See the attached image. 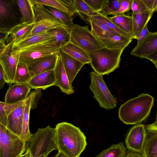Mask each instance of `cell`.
Returning <instances> with one entry per match:
<instances>
[{"instance_id":"e0dca14e","label":"cell","mask_w":157,"mask_h":157,"mask_svg":"<svg viewBox=\"0 0 157 157\" xmlns=\"http://www.w3.org/2000/svg\"><path fill=\"white\" fill-rule=\"evenodd\" d=\"M54 70L56 79L55 86H58L62 92L66 94H73L74 90L69 80L59 55Z\"/></svg>"},{"instance_id":"ab89813d","label":"cell","mask_w":157,"mask_h":157,"mask_svg":"<svg viewBox=\"0 0 157 157\" xmlns=\"http://www.w3.org/2000/svg\"><path fill=\"white\" fill-rule=\"evenodd\" d=\"M31 96V109L37 107L38 103L42 95L41 89H35L29 93Z\"/></svg>"},{"instance_id":"8fae6325","label":"cell","mask_w":157,"mask_h":157,"mask_svg":"<svg viewBox=\"0 0 157 157\" xmlns=\"http://www.w3.org/2000/svg\"><path fill=\"white\" fill-rule=\"evenodd\" d=\"M146 136L145 125L136 124L129 131L125 139V143L128 150L141 154Z\"/></svg>"},{"instance_id":"2e32d148","label":"cell","mask_w":157,"mask_h":157,"mask_svg":"<svg viewBox=\"0 0 157 157\" xmlns=\"http://www.w3.org/2000/svg\"><path fill=\"white\" fill-rule=\"evenodd\" d=\"M31 89L27 83H14L11 85L7 91L5 102L12 103L24 101L30 93Z\"/></svg>"},{"instance_id":"f907efd6","label":"cell","mask_w":157,"mask_h":157,"mask_svg":"<svg viewBox=\"0 0 157 157\" xmlns=\"http://www.w3.org/2000/svg\"><path fill=\"white\" fill-rule=\"evenodd\" d=\"M54 157H69L62 152L58 151V153Z\"/></svg>"},{"instance_id":"8992f818","label":"cell","mask_w":157,"mask_h":157,"mask_svg":"<svg viewBox=\"0 0 157 157\" xmlns=\"http://www.w3.org/2000/svg\"><path fill=\"white\" fill-rule=\"evenodd\" d=\"M23 23L16 0H0V32L7 33Z\"/></svg>"},{"instance_id":"7dc6e473","label":"cell","mask_w":157,"mask_h":157,"mask_svg":"<svg viewBox=\"0 0 157 157\" xmlns=\"http://www.w3.org/2000/svg\"><path fill=\"white\" fill-rule=\"evenodd\" d=\"M142 1L147 7L152 12L155 0H142Z\"/></svg>"},{"instance_id":"4316f807","label":"cell","mask_w":157,"mask_h":157,"mask_svg":"<svg viewBox=\"0 0 157 157\" xmlns=\"http://www.w3.org/2000/svg\"><path fill=\"white\" fill-rule=\"evenodd\" d=\"M72 29L69 27H59L48 31L54 36L56 45L60 48L70 42Z\"/></svg>"},{"instance_id":"7bdbcfd3","label":"cell","mask_w":157,"mask_h":157,"mask_svg":"<svg viewBox=\"0 0 157 157\" xmlns=\"http://www.w3.org/2000/svg\"><path fill=\"white\" fill-rule=\"evenodd\" d=\"M24 101L12 103H7L4 102V108L8 117L12 112L17 109Z\"/></svg>"},{"instance_id":"f35d334b","label":"cell","mask_w":157,"mask_h":157,"mask_svg":"<svg viewBox=\"0 0 157 157\" xmlns=\"http://www.w3.org/2000/svg\"><path fill=\"white\" fill-rule=\"evenodd\" d=\"M121 0H109V3L102 10L101 13L108 15L119 9Z\"/></svg>"},{"instance_id":"b9f144b4","label":"cell","mask_w":157,"mask_h":157,"mask_svg":"<svg viewBox=\"0 0 157 157\" xmlns=\"http://www.w3.org/2000/svg\"><path fill=\"white\" fill-rule=\"evenodd\" d=\"M4 102H0V124L7 128L8 117L4 108Z\"/></svg>"},{"instance_id":"e575fe53","label":"cell","mask_w":157,"mask_h":157,"mask_svg":"<svg viewBox=\"0 0 157 157\" xmlns=\"http://www.w3.org/2000/svg\"><path fill=\"white\" fill-rule=\"evenodd\" d=\"M35 2L41 5H47L59 10L71 16H73L63 0H34Z\"/></svg>"},{"instance_id":"11a10c76","label":"cell","mask_w":157,"mask_h":157,"mask_svg":"<svg viewBox=\"0 0 157 157\" xmlns=\"http://www.w3.org/2000/svg\"><path fill=\"white\" fill-rule=\"evenodd\" d=\"M153 63L154 64L156 67L157 68V62H153Z\"/></svg>"},{"instance_id":"4fadbf2b","label":"cell","mask_w":157,"mask_h":157,"mask_svg":"<svg viewBox=\"0 0 157 157\" xmlns=\"http://www.w3.org/2000/svg\"><path fill=\"white\" fill-rule=\"evenodd\" d=\"M157 51V31L150 33L131 51V55L146 58Z\"/></svg>"},{"instance_id":"7402d4cb","label":"cell","mask_w":157,"mask_h":157,"mask_svg":"<svg viewBox=\"0 0 157 157\" xmlns=\"http://www.w3.org/2000/svg\"><path fill=\"white\" fill-rule=\"evenodd\" d=\"M24 101L8 116L7 128L21 137L23 124Z\"/></svg>"},{"instance_id":"30bf717a","label":"cell","mask_w":157,"mask_h":157,"mask_svg":"<svg viewBox=\"0 0 157 157\" xmlns=\"http://www.w3.org/2000/svg\"><path fill=\"white\" fill-rule=\"evenodd\" d=\"M13 44L8 46L0 54V65L3 69L6 83L10 85L14 83V78L19 61V55L12 50Z\"/></svg>"},{"instance_id":"60d3db41","label":"cell","mask_w":157,"mask_h":157,"mask_svg":"<svg viewBox=\"0 0 157 157\" xmlns=\"http://www.w3.org/2000/svg\"><path fill=\"white\" fill-rule=\"evenodd\" d=\"M87 18L90 19L100 29L105 32L110 33L114 35H121L118 33L111 29L105 24L102 22L87 17Z\"/></svg>"},{"instance_id":"277c9868","label":"cell","mask_w":157,"mask_h":157,"mask_svg":"<svg viewBox=\"0 0 157 157\" xmlns=\"http://www.w3.org/2000/svg\"><path fill=\"white\" fill-rule=\"evenodd\" d=\"M123 50L104 47L86 51L90 59V64L94 72L102 76L108 75L119 68Z\"/></svg>"},{"instance_id":"9f6ffc18","label":"cell","mask_w":157,"mask_h":157,"mask_svg":"<svg viewBox=\"0 0 157 157\" xmlns=\"http://www.w3.org/2000/svg\"><path fill=\"white\" fill-rule=\"evenodd\" d=\"M25 155V154L23 155H21V156H20L19 157H24Z\"/></svg>"},{"instance_id":"816d5d0a","label":"cell","mask_w":157,"mask_h":157,"mask_svg":"<svg viewBox=\"0 0 157 157\" xmlns=\"http://www.w3.org/2000/svg\"><path fill=\"white\" fill-rule=\"evenodd\" d=\"M156 11H157V0H155L152 11V13L153 14Z\"/></svg>"},{"instance_id":"ba28073f","label":"cell","mask_w":157,"mask_h":157,"mask_svg":"<svg viewBox=\"0 0 157 157\" xmlns=\"http://www.w3.org/2000/svg\"><path fill=\"white\" fill-rule=\"evenodd\" d=\"M70 42L86 51L94 50L104 47L90 30L87 25L83 26L75 24L71 31Z\"/></svg>"},{"instance_id":"ee69618b","label":"cell","mask_w":157,"mask_h":157,"mask_svg":"<svg viewBox=\"0 0 157 157\" xmlns=\"http://www.w3.org/2000/svg\"><path fill=\"white\" fill-rule=\"evenodd\" d=\"M147 25V24L145 25L136 37L135 39L137 40L136 45L139 44L150 33V32L148 30Z\"/></svg>"},{"instance_id":"52a82bcc","label":"cell","mask_w":157,"mask_h":157,"mask_svg":"<svg viewBox=\"0 0 157 157\" xmlns=\"http://www.w3.org/2000/svg\"><path fill=\"white\" fill-rule=\"evenodd\" d=\"M90 75L91 83L89 87L94 94L93 98L98 101L100 106L107 109L116 107V98L109 90L102 76L93 71L91 72Z\"/></svg>"},{"instance_id":"3957f363","label":"cell","mask_w":157,"mask_h":157,"mask_svg":"<svg viewBox=\"0 0 157 157\" xmlns=\"http://www.w3.org/2000/svg\"><path fill=\"white\" fill-rule=\"evenodd\" d=\"M26 150L30 152L31 157H47L52 151L58 150L55 128L48 126L38 128L26 142Z\"/></svg>"},{"instance_id":"db71d44e","label":"cell","mask_w":157,"mask_h":157,"mask_svg":"<svg viewBox=\"0 0 157 157\" xmlns=\"http://www.w3.org/2000/svg\"><path fill=\"white\" fill-rule=\"evenodd\" d=\"M155 125L157 126V112L156 114V117L155 118V122L153 123Z\"/></svg>"},{"instance_id":"c3c4849f","label":"cell","mask_w":157,"mask_h":157,"mask_svg":"<svg viewBox=\"0 0 157 157\" xmlns=\"http://www.w3.org/2000/svg\"><path fill=\"white\" fill-rule=\"evenodd\" d=\"M125 157H143L140 153L128 150Z\"/></svg>"},{"instance_id":"f5cc1de1","label":"cell","mask_w":157,"mask_h":157,"mask_svg":"<svg viewBox=\"0 0 157 157\" xmlns=\"http://www.w3.org/2000/svg\"><path fill=\"white\" fill-rule=\"evenodd\" d=\"M24 157H31V154L30 152L28 150L26 151Z\"/></svg>"},{"instance_id":"5bb4252c","label":"cell","mask_w":157,"mask_h":157,"mask_svg":"<svg viewBox=\"0 0 157 157\" xmlns=\"http://www.w3.org/2000/svg\"><path fill=\"white\" fill-rule=\"evenodd\" d=\"M146 136L143 157H157V126L153 123L145 125Z\"/></svg>"},{"instance_id":"9c48e42d","label":"cell","mask_w":157,"mask_h":157,"mask_svg":"<svg viewBox=\"0 0 157 157\" xmlns=\"http://www.w3.org/2000/svg\"><path fill=\"white\" fill-rule=\"evenodd\" d=\"M60 51V48L56 45L55 41L53 40L14 52L19 55V62L27 66L38 59L53 53H59Z\"/></svg>"},{"instance_id":"8d00e7d4","label":"cell","mask_w":157,"mask_h":157,"mask_svg":"<svg viewBox=\"0 0 157 157\" xmlns=\"http://www.w3.org/2000/svg\"><path fill=\"white\" fill-rule=\"evenodd\" d=\"M94 11L101 12L103 9L109 3V0H84Z\"/></svg>"},{"instance_id":"ffe728a7","label":"cell","mask_w":157,"mask_h":157,"mask_svg":"<svg viewBox=\"0 0 157 157\" xmlns=\"http://www.w3.org/2000/svg\"><path fill=\"white\" fill-rule=\"evenodd\" d=\"M59 55L61 57L69 80L72 84L76 75L85 64L63 52L60 51Z\"/></svg>"},{"instance_id":"4dcf8cb0","label":"cell","mask_w":157,"mask_h":157,"mask_svg":"<svg viewBox=\"0 0 157 157\" xmlns=\"http://www.w3.org/2000/svg\"><path fill=\"white\" fill-rule=\"evenodd\" d=\"M127 148L123 142L113 144L103 150L95 157H125L127 151Z\"/></svg>"},{"instance_id":"6da1fadb","label":"cell","mask_w":157,"mask_h":157,"mask_svg":"<svg viewBox=\"0 0 157 157\" xmlns=\"http://www.w3.org/2000/svg\"><path fill=\"white\" fill-rule=\"evenodd\" d=\"M55 128L58 151L69 157H79L87 145L83 132L79 128L67 122L58 123Z\"/></svg>"},{"instance_id":"7a4b0ae2","label":"cell","mask_w":157,"mask_h":157,"mask_svg":"<svg viewBox=\"0 0 157 157\" xmlns=\"http://www.w3.org/2000/svg\"><path fill=\"white\" fill-rule=\"evenodd\" d=\"M154 101L147 94H142L121 105L119 109V118L126 124H141L149 116Z\"/></svg>"},{"instance_id":"9a60e30c","label":"cell","mask_w":157,"mask_h":157,"mask_svg":"<svg viewBox=\"0 0 157 157\" xmlns=\"http://www.w3.org/2000/svg\"><path fill=\"white\" fill-rule=\"evenodd\" d=\"M139 9L135 14L132 13V17L134 39L144 27L151 18L153 13L146 6L142 0H139Z\"/></svg>"},{"instance_id":"f546056e","label":"cell","mask_w":157,"mask_h":157,"mask_svg":"<svg viewBox=\"0 0 157 157\" xmlns=\"http://www.w3.org/2000/svg\"><path fill=\"white\" fill-rule=\"evenodd\" d=\"M59 27H70L65 25H61L47 20L35 23L34 26L32 30L22 40L33 36L45 32L52 29Z\"/></svg>"},{"instance_id":"681fc988","label":"cell","mask_w":157,"mask_h":157,"mask_svg":"<svg viewBox=\"0 0 157 157\" xmlns=\"http://www.w3.org/2000/svg\"><path fill=\"white\" fill-rule=\"evenodd\" d=\"M152 62H157V51L148 56L146 58Z\"/></svg>"},{"instance_id":"ac0fdd59","label":"cell","mask_w":157,"mask_h":157,"mask_svg":"<svg viewBox=\"0 0 157 157\" xmlns=\"http://www.w3.org/2000/svg\"><path fill=\"white\" fill-rule=\"evenodd\" d=\"M53 40H55L54 36L52 33L48 31L14 43L12 49L13 51H18L36 44Z\"/></svg>"},{"instance_id":"d6a6232c","label":"cell","mask_w":157,"mask_h":157,"mask_svg":"<svg viewBox=\"0 0 157 157\" xmlns=\"http://www.w3.org/2000/svg\"><path fill=\"white\" fill-rule=\"evenodd\" d=\"M43 6L47 10L63 23L72 28L75 26V24L73 22L72 16L54 7L47 5Z\"/></svg>"},{"instance_id":"1f68e13d","label":"cell","mask_w":157,"mask_h":157,"mask_svg":"<svg viewBox=\"0 0 157 157\" xmlns=\"http://www.w3.org/2000/svg\"><path fill=\"white\" fill-rule=\"evenodd\" d=\"M31 78L28 66L19 62L14 78V83L27 84Z\"/></svg>"},{"instance_id":"bcb514c9","label":"cell","mask_w":157,"mask_h":157,"mask_svg":"<svg viewBox=\"0 0 157 157\" xmlns=\"http://www.w3.org/2000/svg\"><path fill=\"white\" fill-rule=\"evenodd\" d=\"M139 9V0H132L131 7L132 13H136L138 11Z\"/></svg>"},{"instance_id":"74e56055","label":"cell","mask_w":157,"mask_h":157,"mask_svg":"<svg viewBox=\"0 0 157 157\" xmlns=\"http://www.w3.org/2000/svg\"><path fill=\"white\" fill-rule=\"evenodd\" d=\"M132 0H121L119 9L117 11L110 14L113 16L124 14L131 10Z\"/></svg>"},{"instance_id":"d590c367","label":"cell","mask_w":157,"mask_h":157,"mask_svg":"<svg viewBox=\"0 0 157 157\" xmlns=\"http://www.w3.org/2000/svg\"><path fill=\"white\" fill-rule=\"evenodd\" d=\"M73 6L77 13H82L87 16H96L98 12L94 11L84 0H73Z\"/></svg>"},{"instance_id":"f6af8a7d","label":"cell","mask_w":157,"mask_h":157,"mask_svg":"<svg viewBox=\"0 0 157 157\" xmlns=\"http://www.w3.org/2000/svg\"><path fill=\"white\" fill-rule=\"evenodd\" d=\"M6 83L4 72L2 66L0 65V89L3 88Z\"/></svg>"},{"instance_id":"836d02e7","label":"cell","mask_w":157,"mask_h":157,"mask_svg":"<svg viewBox=\"0 0 157 157\" xmlns=\"http://www.w3.org/2000/svg\"><path fill=\"white\" fill-rule=\"evenodd\" d=\"M87 17L102 22L105 24L111 29L118 33L121 35H124L133 40L129 35L120 29L110 21L108 16L103 14L101 12H98V14L97 15L87 16Z\"/></svg>"},{"instance_id":"7c38bea8","label":"cell","mask_w":157,"mask_h":157,"mask_svg":"<svg viewBox=\"0 0 157 157\" xmlns=\"http://www.w3.org/2000/svg\"><path fill=\"white\" fill-rule=\"evenodd\" d=\"M59 53L41 57L28 64L27 66L31 78L40 73L54 70L59 58Z\"/></svg>"},{"instance_id":"d6986e66","label":"cell","mask_w":157,"mask_h":157,"mask_svg":"<svg viewBox=\"0 0 157 157\" xmlns=\"http://www.w3.org/2000/svg\"><path fill=\"white\" fill-rule=\"evenodd\" d=\"M56 79L54 70L44 72L32 77L27 84L31 89L45 90L55 86Z\"/></svg>"},{"instance_id":"5b68a950","label":"cell","mask_w":157,"mask_h":157,"mask_svg":"<svg viewBox=\"0 0 157 157\" xmlns=\"http://www.w3.org/2000/svg\"><path fill=\"white\" fill-rule=\"evenodd\" d=\"M26 151L21 137L0 124V157H19Z\"/></svg>"},{"instance_id":"603a6c76","label":"cell","mask_w":157,"mask_h":157,"mask_svg":"<svg viewBox=\"0 0 157 157\" xmlns=\"http://www.w3.org/2000/svg\"><path fill=\"white\" fill-rule=\"evenodd\" d=\"M63 52L71 56L85 64L90 63L89 56L86 51L69 42L60 48Z\"/></svg>"},{"instance_id":"d4e9b609","label":"cell","mask_w":157,"mask_h":157,"mask_svg":"<svg viewBox=\"0 0 157 157\" xmlns=\"http://www.w3.org/2000/svg\"><path fill=\"white\" fill-rule=\"evenodd\" d=\"M109 19L121 30L134 39L133 22L131 16L124 14L109 17Z\"/></svg>"},{"instance_id":"484cf974","label":"cell","mask_w":157,"mask_h":157,"mask_svg":"<svg viewBox=\"0 0 157 157\" xmlns=\"http://www.w3.org/2000/svg\"><path fill=\"white\" fill-rule=\"evenodd\" d=\"M31 96L29 94L24 100V107L21 138L26 143L32 134L29 130L30 111L31 109Z\"/></svg>"},{"instance_id":"cb8c5ba5","label":"cell","mask_w":157,"mask_h":157,"mask_svg":"<svg viewBox=\"0 0 157 157\" xmlns=\"http://www.w3.org/2000/svg\"><path fill=\"white\" fill-rule=\"evenodd\" d=\"M132 40L121 35H114L99 40L104 47L110 49L124 50Z\"/></svg>"},{"instance_id":"83f0119b","label":"cell","mask_w":157,"mask_h":157,"mask_svg":"<svg viewBox=\"0 0 157 157\" xmlns=\"http://www.w3.org/2000/svg\"><path fill=\"white\" fill-rule=\"evenodd\" d=\"M31 1L34 15L35 23L47 20L61 25H65L55 17L43 6L36 3L34 0Z\"/></svg>"},{"instance_id":"f1b7e54d","label":"cell","mask_w":157,"mask_h":157,"mask_svg":"<svg viewBox=\"0 0 157 157\" xmlns=\"http://www.w3.org/2000/svg\"><path fill=\"white\" fill-rule=\"evenodd\" d=\"M21 12L23 23L28 24L35 23V17L31 0H16Z\"/></svg>"},{"instance_id":"44dd1931","label":"cell","mask_w":157,"mask_h":157,"mask_svg":"<svg viewBox=\"0 0 157 157\" xmlns=\"http://www.w3.org/2000/svg\"><path fill=\"white\" fill-rule=\"evenodd\" d=\"M34 25L35 23L29 25L23 23L13 28L7 33L4 40L6 45L7 46L23 40L31 32Z\"/></svg>"}]
</instances>
